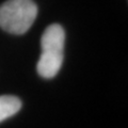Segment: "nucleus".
I'll return each instance as SVG.
<instances>
[{
	"label": "nucleus",
	"mask_w": 128,
	"mask_h": 128,
	"mask_svg": "<svg viewBox=\"0 0 128 128\" xmlns=\"http://www.w3.org/2000/svg\"><path fill=\"white\" fill-rule=\"evenodd\" d=\"M22 108L20 99L13 95L0 96V123L15 115Z\"/></svg>",
	"instance_id": "nucleus-3"
},
{
	"label": "nucleus",
	"mask_w": 128,
	"mask_h": 128,
	"mask_svg": "<svg viewBox=\"0 0 128 128\" xmlns=\"http://www.w3.org/2000/svg\"><path fill=\"white\" fill-rule=\"evenodd\" d=\"M65 32L61 25L52 24L48 26L41 38L42 54L40 57L36 70L42 78L51 79L61 70L64 59Z\"/></svg>",
	"instance_id": "nucleus-1"
},
{
	"label": "nucleus",
	"mask_w": 128,
	"mask_h": 128,
	"mask_svg": "<svg viewBox=\"0 0 128 128\" xmlns=\"http://www.w3.org/2000/svg\"><path fill=\"white\" fill-rule=\"evenodd\" d=\"M38 16L33 0H8L0 6V28L12 34H24Z\"/></svg>",
	"instance_id": "nucleus-2"
}]
</instances>
